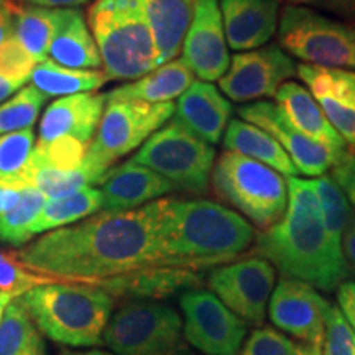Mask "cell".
<instances>
[{
  "instance_id": "obj_32",
  "label": "cell",
  "mask_w": 355,
  "mask_h": 355,
  "mask_svg": "<svg viewBox=\"0 0 355 355\" xmlns=\"http://www.w3.org/2000/svg\"><path fill=\"white\" fill-rule=\"evenodd\" d=\"M46 199L38 189L30 186L21 188L19 202L10 209L0 212V242L21 248L32 241V225Z\"/></svg>"
},
{
  "instance_id": "obj_49",
  "label": "cell",
  "mask_w": 355,
  "mask_h": 355,
  "mask_svg": "<svg viewBox=\"0 0 355 355\" xmlns=\"http://www.w3.org/2000/svg\"><path fill=\"white\" fill-rule=\"evenodd\" d=\"M295 355H322V350L318 345L301 343L295 345Z\"/></svg>"
},
{
  "instance_id": "obj_25",
  "label": "cell",
  "mask_w": 355,
  "mask_h": 355,
  "mask_svg": "<svg viewBox=\"0 0 355 355\" xmlns=\"http://www.w3.org/2000/svg\"><path fill=\"white\" fill-rule=\"evenodd\" d=\"M50 60L73 69H101L102 61L87 20L78 8H61L58 28L48 48Z\"/></svg>"
},
{
  "instance_id": "obj_41",
  "label": "cell",
  "mask_w": 355,
  "mask_h": 355,
  "mask_svg": "<svg viewBox=\"0 0 355 355\" xmlns=\"http://www.w3.org/2000/svg\"><path fill=\"white\" fill-rule=\"evenodd\" d=\"M286 6L304 7L332 17L345 24L355 25V0H282Z\"/></svg>"
},
{
  "instance_id": "obj_21",
  "label": "cell",
  "mask_w": 355,
  "mask_h": 355,
  "mask_svg": "<svg viewBox=\"0 0 355 355\" xmlns=\"http://www.w3.org/2000/svg\"><path fill=\"white\" fill-rule=\"evenodd\" d=\"M105 94L81 92L60 97L48 105L40 121V141L74 139L91 144L104 114Z\"/></svg>"
},
{
  "instance_id": "obj_19",
  "label": "cell",
  "mask_w": 355,
  "mask_h": 355,
  "mask_svg": "<svg viewBox=\"0 0 355 355\" xmlns=\"http://www.w3.org/2000/svg\"><path fill=\"white\" fill-rule=\"evenodd\" d=\"M225 40L237 53L266 46L278 32L282 0H220Z\"/></svg>"
},
{
  "instance_id": "obj_27",
  "label": "cell",
  "mask_w": 355,
  "mask_h": 355,
  "mask_svg": "<svg viewBox=\"0 0 355 355\" xmlns=\"http://www.w3.org/2000/svg\"><path fill=\"white\" fill-rule=\"evenodd\" d=\"M222 144H224V150L243 155V157L278 171L279 175H285L286 178L298 175L295 163L291 162V158L279 146L278 141L265 130L242 121V119H230L224 137H222Z\"/></svg>"
},
{
  "instance_id": "obj_29",
  "label": "cell",
  "mask_w": 355,
  "mask_h": 355,
  "mask_svg": "<svg viewBox=\"0 0 355 355\" xmlns=\"http://www.w3.org/2000/svg\"><path fill=\"white\" fill-rule=\"evenodd\" d=\"M102 196L94 186H87L63 198L46 199L32 225V235H43L51 230L68 227L76 222L101 212Z\"/></svg>"
},
{
  "instance_id": "obj_8",
  "label": "cell",
  "mask_w": 355,
  "mask_h": 355,
  "mask_svg": "<svg viewBox=\"0 0 355 355\" xmlns=\"http://www.w3.org/2000/svg\"><path fill=\"white\" fill-rule=\"evenodd\" d=\"M278 44L303 64L355 71V25L304 7L279 13Z\"/></svg>"
},
{
  "instance_id": "obj_17",
  "label": "cell",
  "mask_w": 355,
  "mask_h": 355,
  "mask_svg": "<svg viewBox=\"0 0 355 355\" xmlns=\"http://www.w3.org/2000/svg\"><path fill=\"white\" fill-rule=\"evenodd\" d=\"M296 76L318 102L327 121L355 152V71L296 64Z\"/></svg>"
},
{
  "instance_id": "obj_18",
  "label": "cell",
  "mask_w": 355,
  "mask_h": 355,
  "mask_svg": "<svg viewBox=\"0 0 355 355\" xmlns=\"http://www.w3.org/2000/svg\"><path fill=\"white\" fill-rule=\"evenodd\" d=\"M97 186L102 196L101 212L137 209L175 191L170 181L132 159L105 171Z\"/></svg>"
},
{
  "instance_id": "obj_11",
  "label": "cell",
  "mask_w": 355,
  "mask_h": 355,
  "mask_svg": "<svg viewBox=\"0 0 355 355\" xmlns=\"http://www.w3.org/2000/svg\"><path fill=\"white\" fill-rule=\"evenodd\" d=\"M184 339L206 355H237L245 343L247 322L235 316L214 293L189 290L181 295Z\"/></svg>"
},
{
  "instance_id": "obj_26",
  "label": "cell",
  "mask_w": 355,
  "mask_h": 355,
  "mask_svg": "<svg viewBox=\"0 0 355 355\" xmlns=\"http://www.w3.org/2000/svg\"><path fill=\"white\" fill-rule=\"evenodd\" d=\"M194 81L193 73L183 61L173 60L137 81L105 92V101H135L146 104H165L180 97Z\"/></svg>"
},
{
  "instance_id": "obj_33",
  "label": "cell",
  "mask_w": 355,
  "mask_h": 355,
  "mask_svg": "<svg viewBox=\"0 0 355 355\" xmlns=\"http://www.w3.org/2000/svg\"><path fill=\"white\" fill-rule=\"evenodd\" d=\"M311 181H313L314 191H316L319 204H321L327 232L331 234L334 242L343 245V235L350 220V216H352V206L331 175L326 173V175L318 176L316 180Z\"/></svg>"
},
{
  "instance_id": "obj_12",
  "label": "cell",
  "mask_w": 355,
  "mask_h": 355,
  "mask_svg": "<svg viewBox=\"0 0 355 355\" xmlns=\"http://www.w3.org/2000/svg\"><path fill=\"white\" fill-rule=\"evenodd\" d=\"M277 270L261 257H248L214 266L207 288L235 316L247 324H261L275 288Z\"/></svg>"
},
{
  "instance_id": "obj_2",
  "label": "cell",
  "mask_w": 355,
  "mask_h": 355,
  "mask_svg": "<svg viewBox=\"0 0 355 355\" xmlns=\"http://www.w3.org/2000/svg\"><path fill=\"white\" fill-rule=\"evenodd\" d=\"M286 184L285 214L257 235L254 254L268 260L283 277L334 291L350 273L343 245L327 232L313 181L290 176Z\"/></svg>"
},
{
  "instance_id": "obj_13",
  "label": "cell",
  "mask_w": 355,
  "mask_h": 355,
  "mask_svg": "<svg viewBox=\"0 0 355 355\" xmlns=\"http://www.w3.org/2000/svg\"><path fill=\"white\" fill-rule=\"evenodd\" d=\"M296 76V63L279 44H266L252 51L235 53L219 79L220 92L234 102L275 97L283 84Z\"/></svg>"
},
{
  "instance_id": "obj_51",
  "label": "cell",
  "mask_w": 355,
  "mask_h": 355,
  "mask_svg": "<svg viewBox=\"0 0 355 355\" xmlns=\"http://www.w3.org/2000/svg\"><path fill=\"white\" fill-rule=\"evenodd\" d=\"M13 298L12 296H8V295H6V293H3L2 296H0V321H2V316H3V311H6V308H7V304L10 303Z\"/></svg>"
},
{
  "instance_id": "obj_35",
  "label": "cell",
  "mask_w": 355,
  "mask_h": 355,
  "mask_svg": "<svg viewBox=\"0 0 355 355\" xmlns=\"http://www.w3.org/2000/svg\"><path fill=\"white\" fill-rule=\"evenodd\" d=\"M48 97L37 87L26 86L0 104V135L32 128Z\"/></svg>"
},
{
  "instance_id": "obj_5",
  "label": "cell",
  "mask_w": 355,
  "mask_h": 355,
  "mask_svg": "<svg viewBox=\"0 0 355 355\" xmlns=\"http://www.w3.org/2000/svg\"><path fill=\"white\" fill-rule=\"evenodd\" d=\"M87 25L109 81H137L158 68L141 0H96Z\"/></svg>"
},
{
  "instance_id": "obj_24",
  "label": "cell",
  "mask_w": 355,
  "mask_h": 355,
  "mask_svg": "<svg viewBox=\"0 0 355 355\" xmlns=\"http://www.w3.org/2000/svg\"><path fill=\"white\" fill-rule=\"evenodd\" d=\"M152 32L158 66L176 60L183 50L194 13V0H141Z\"/></svg>"
},
{
  "instance_id": "obj_34",
  "label": "cell",
  "mask_w": 355,
  "mask_h": 355,
  "mask_svg": "<svg viewBox=\"0 0 355 355\" xmlns=\"http://www.w3.org/2000/svg\"><path fill=\"white\" fill-rule=\"evenodd\" d=\"M87 146V144L74 139L38 141L26 168H46L56 171L79 170L86 158Z\"/></svg>"
},
{
  "instance_id": "obj_10",
  "label": "cell",
  "mask_w": 355,
  "mask_h": 355,
  "mask_svg": "<svg viewBox=\"0 0 355 355\" xmlns=\"http://www.w3.org/2000/svg\"><path fill=\"white\" fill-rule=\"evenodd\" d=\"M132 162L158 173L175 191L202 194L209 191L216 150L175 119L155 132Z\"/></svg>"
},
{
  "instance_id": "obj_4",
  "label": "cell",
  "mask_w": 355,
  "mask_h": 355,
  "mask_svg": "<svg viewBox=\"0 0 355 355\" xmlns=\"http://www.w3.org/2000/svg\"><path fill=\"white\" fill-rule=\"evenodd\" d=\"M20 301L43 336L81 349L104 344L117 300L96 283L55 279L26 291Z\"/></svg>"
},
{
  "instance_id": "obj_42",
  "label": "cell",
  "mask_w": 355,
  "mask_h": 355,
  "mask_svg": "<svg viewBox=\"0 0 355 355\" xmlns=\"http://www.w3.org/2000/svg\"><path fill=\"white\" fill-rule=\"evenodd\" d=\"M331 178L343 189V193L349 199V202L355 207V152H350L349 150L331 168Z\"/></svg>"
},
{
  "instance_id": "obj_50",
  "label": "cell",
  "mask_w": 355,
  "mask_h": 355,
  "mask_svg": "<svg viewBox=\"0 0 355 355\" xmlns=\"http://www.w3.org/2000/svg\"><path fill=\"white\" fill-rule=\"evenodd\" d=\"M60 355H115L110 352H105V350L99 349H89V350H63Z\"/></svg>"
},
{
  "instance_id": "obj_9",
  "label": "cell",
  "mask_w": 355,
  "mask_h": 355,
  "mask_svg": "<svg viewBox=\"0 0 355 355\" xmlns=\"http://www.w3.org/2000/svg\"><path fill=\"white\" fill-rule=\"evenodd\" d=\"M99 127L87 146L84 166L97 181L119 159L145 144L175 114V104L135 101L107 102ZM97 184V183H96Z\"/></svg>"
},
{
  "instance_id": "obj_39",
  "label": "cell",
  "mask_w": 355,
  "mask_h": 355,
  "mask_svg": "<svg viewBox=\"0 0 355 355\" xmlns=\"http://www.w3.org/2000/svg\"><path fill=\"white\" fill-rule=\"evenodd\" d=\"M321 347L322 355H355V332L336 304L326 316Z\"/></svg>"
},
{
  "instance_id": "obj_38",
  "label": "cell",
  "mask_w": 355,
  "mask_h": 355,
  "mask_svg": "<svg viewBox=\"0 0 355 355\" xmlns=\"http://www.w3.org/2000/svg\"><path fill=\"white\" fill-rule=\"evenodd\" d=\"M35 66L37 60L21 46L15 35H8L0 44V76L15 84L17 87H24L32 78Z\"/></svg>"
},
{
  "instance_id": "obj_14",
  "label": "cell",
  "mask_w": 355,
  "mask_h": 355,
  "mask_svg": "<svg viewBox=\"0 0 355 355\" xmlns=\"http://www.w3.org/2000/svg\"><path fill=\"white\" fill-rule=\"evenodd\" d=\"M331 303L301 279L282 277L268 301V316L279 331L321 347Z\"/></svg>"
},
{
  "instance_id": "obj_36",
  "label": "cell",
  "mask_w": 355,
  "mask_h": 355,
  "mask_svg": "<svg viewBox=\"0 0 355 355\" xmlns=\"http://www.w3.org/2000/svg\"><path fill=\"white\" fill-rule=\"evenodd\" d=\"M35 148L33 128L0 135V184L15 188Z\"/></svg>"
},
{
  "instance_id": "obj_28",
  "label": "cell",
  "mask_w": 355,
  "mask_h": 355,
  "mask_svg": "<svg viewBox=\"0 0 355 355\" xmlns=\"http://www.w3.org/2000/svg\"><path fill=\"white\" fill-rule=\"evenodd\" d=\"M32 86L43 96H73L81 92H94L109 83L102 69H73L44 58L35 66L32 73Z\"/></svg>"
},
{
  "instance_id": "obj_43",
  "label": "cell",
  "mask_w": 355,
  "mask_h": 355,
  "mask_svg": "<svg viewBox=\"0 0 355 355\" xmlns=\"http://www.w3.org/2000/svg\"><path fill=\"white\" fill-rule=\"evenodd\" d=\"M337 303H339L337 308L340 309L355 332V282L345 279L337 286Z\"/></svg>"
},
{
  "instance_id": "obj_47",
  "label": "cell",
  "mask_w": 355,
  "mask_h": 355,
  "mask_svg": "<svg viewBox=\"0 0 355 355\" xmlns=\"http://www.w3.org/2000/svg\"><path fill=\"white\" fill-rule=\"evenodd\" d=\"M21 188H12V186L0 184V212L10 209L20 199Z\"/></svg>"
},
{
  "instance_id": "obj_22",
  "label": "cell",
  "mask_w": 355,
  "mask_h": 355,
  "mask_svg": "<svg viewBox=\"0 0 355 355\" xmlns=\"http://www.w3.org/2000/svg\"><path fill=\"white\" fill-rule=\"evenodd\" d=\"M176 121L209 145L219 144L224 137L234 107L214 84L194 79L178 97Z\"/></svg>"
},
{
  "instance_id": "obj_40",
  "label": "cell",
  "mask_w": 355,
  "mask_h": 355,
  "mask_svg": "<svg viewBox=\"0 0 355 355\" xmlns=\"http://www.w3.org/2000/svg\"><path fill=\"white\" fill-rule=\"evenodd\" d=\"M237 355H295V344L273 327H259L247 337Z\"/></svg>"
},
{
  "instance_id": "obj_20",
  "label": "cell",
  "mask_w": 355,
  "mask_h": 355,
  "mask_svg": "<svg viewBox=\"0 0 355 355\" xmlns=\"http://www.w3.org/2000/svg\"><path fill=\"white\" fill-rule=\"evenodd\" d=\"M202 273L181 266H150L137 272L102 279L96 285L104 288L115 300L159 301L178 293L201 288Z\"/></svg>"
},
{
  "instance_id": "obj_15",
  "label": "cell",
  "mask_w": 355,
  "mask_h": 355,
  "mask_svg": "<svg viewBox=\"0 0 355 355\" xmlns=\"http://www.w3.org/2000/svg\"><path fill=\"white\" fill-rule=\"evenodd\" d=\"M237 114L242 121L257 125L272 135L291 158L301 175L311 178L322 176L339 162L329 150L303 135L288 121L286 115L275 102L259 101L241 105Z\"/></svg>"
},
{
  "instance_id": "obj_37",
  "label": "cell",
  "mask_w": 355,
  "mask_h": 355,
  "mask_svg": "<svg viewBox=\"0 0 355 355\" xmlns=\"http://www.w3.org/2000/svg\"><path fill=\"white\" fill-rule=\"evenodd\" d=\"M55 279L58 278L35 273L19 263L12 252L0 250V293H6L12 298H20L26 291L40 285H46Z\"/></svg>"
},
{
  "instance_id": "obj_44",
  "label": "cell",
  "mask_w": 355,
  "mask_h": 355,
  "mask_svg": "<svg viewBox=\"0 0 355 355\" xmlns=\"http://www.w3.org/2000/svg\"><path fill=\"white\" fill-rule=\"evenodd\" d=\"M19 6V0H0V44L13 33V20Z\"/></svg>"
},
{
  "instance_id": "obj_30",
  "label": "cell",
  "mask_w": 355,
  "mask_h": 355,
  "mask_svg": "<svg viewBox=\"0 0 355 355\" xmlns=\"http://www.w3.org/2000/svg\"><path fill=\"white\" fill-rule=\"evenodd\" d=\"M0 355H46L43 334L20 298H13L0 321Z\"/></svg>"
},
{
  "instance_id": "obj_1",
  "label": "cell",
  "mask_w": 355,
  "mask_h": 355,
  "mask_svg": "<svg viewBox=\"0 0 355 355\" xmlns=\"http://www.w3.org/2000/svg\"><path fill=\"white\" fill-rule=\"evenodd\" d=\"M162 207L163 198L130 211L97 212L68 227L40 235L12 255L35 273L84 283L163 266Z\"/></svg>"
},
{
  "instance_id": "obj_23",
  "label": "cell",
  "mask_w": 355,
  "mask_h": 355,
  "mask_svg": "<svg viewBox=\"0 0 355 355\" xmlns=\"http://www.w3.org/2000/svg\"><path fill=\"white\" fill-rule=\"evenodd\" d=\"M275 101H277L275 104L283 110L293 125L309 140L329 150L337 159L349 152L347 144L331 125L318 102L303 84L295 81L285 83L275 94Z\"/></svg>"
},
{
  "instance_id": "obj_3",
  "label": "cell",
  "mask_w": 355,
  "mask_h": 355,
  "mask_svg": "<svg viewBox=\"0 0 355 355\" xmlns=\"http://www.w3.org/2000/svg\"><path fill=\"white\" fill-rule=\"evenodd\" d=\"M255 229L229 207L209 199L163 198L159 257L163 266L202 272L224 265L254 245Z\"/></svg>"
},
{
  "instance_id": "obj_46",
  "label": "cell",
  "mask_w": 355,
  "mask_h": 355,
  "mask_svg": "<svg viewBox=\"0 0 355 355\" xmlns=\"http://www.w3.org/2000/svg\"><path fill=\"white\" fill-rule=\"evenodd\" d=\"M19 2L26 3V6H37L44 8H74L84 6V3L91 2V0H19Z\"/></svg>"
},
{
  "instance_id": "obj_31",
  "label": "cell",
  "mask_w": 355,
  "mask_h": 355,
  "mask_svg": "<svg viewBox=\"0 0 355 355\" xmlns=\"http://www.w3.org/2000/svg\"><path fill=\"white\" fill-rule=\"evenodd\" d=\"M61 8L20 3L13 20V35L37 63L48 58V48L58 28Z\"/></svg>"
},
{
  "instance_id": "obj_45",
  "label": "cell",
  "mask_w": 355,
  "mask_h": 355,
  "mask_svg": "<svg viewBox=\"0 0 355 355\" xmlns=\"http://www.w3.org/2000/svg\"><path fill=\"white\" fill-rule=\"evenodd\" d=\"M343 252H344L345 261H347L349 265V270H354L355 272V211H352V216H350L347 227L344 230Z\"/></svg>"
},
{
  "instance_id": "obj_48",
  "label": "cell",
  "mask_w": 355,
  "mask_h": 355,
  "mask_svg": "<svg viewBox=\"0 0 355 355\" xmlns=\"http://www.w3.org/2000/svg\"><path fill=\"white\" fill-rule=\"evenodd\" d=\"M19 89L20 87H17L15 84H12L10 81H7L6 78L0 76V104H2V102H6L7 99H10V97L15 94Z\"/></svg>"
},
{
  "instance_id": "obj_52",
  "label": "cell",
  "mask_w": 355,
  "mask_h": 355,
  "mask_svg": "<svg viewBox=\"0 0 355 355\" xmlns=\"http://www.w3.org/2000/svg\"><path fill=\"white\" fill-rule=\"evenodd\" d=\"M3 295V293H0V296H2Z\"/></svg>"
},
{
  "instance_id": "obj_7",
  "label": "cell",
  "mask_w": 355,
  "mask_h": 355,
  "mask_svg": "<svg viewBox=\"0 0 355 355\" xmlns=\"http://www.w3.org/2000/svg\"><path fill=\"white\" fill-rule=\"evenodd\" d=\"M104 344L115 355H191L181 314L158 301H123L110 316Z\"/></svg>"
},
{
  "instance_id": "obj_6",
  "label": "cell",
  "mask_w": 355,
  "mask_h": 355,
  "mask_svg": "<svg viewBox=\"0 0 355 355\" xmlns=\"http://www.w3.org/2000/svg\"><path fill=\"white\" fill-rule=\"evenodd\" d=\"M211 186L220 201L232 206L260 230L277 224L286 211V178L229 150H224L214 162Z\"/></svg>"
},
{
  "instance_id": "obj_16",
  "label": "cell",
  "mask_w": 355,
  "mask_h": 355,
  "mask_svg": "<svg viewBox=\"0 0 355 355\" xmlns=\"http://www.w3.org/2000/svg\"><path fill=\"white\" fill-rule=\"evenodd\" d=\"M181 61L199 81H219L229 68L219 0H194V13L186 33Z\"/></svg>"
}]
</instances>
